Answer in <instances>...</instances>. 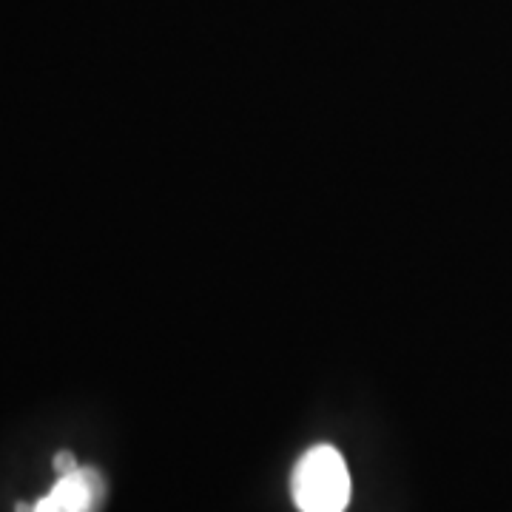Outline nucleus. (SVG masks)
<instances>
[{"instance_id": "nucleus-1", "label": "nucleus", "mask_w": 512, "mask_h": 512, "mask_svg": "<svg viewBox=\"0 0 512 512\" xmlns=\"http://www.w3.org/2000/svg\"><path fill=\"white\" fill-rule=\"evenodd\" d=\"M291 493L299 512L348 510L350 473L342 453L330 444L311 447L293 467Z\"/></svg>"}, {"instance_id": "nucleus-4", "label": "nucleus", "mask_w": 512, "mask_h": 512, "mask_svg": "<svg viewBox=\"0 0 512 512\" xmlns=\"http://www.w3.org/2000/svg\"><path fill=\"white\" fill-rule=\"evenodd\" d=\"M15 512H35V504H18Z\"/></svg>"}, {"instance_id": "nucleus-2", "label": "nucleus", "mask_w": 512, "mask_h": 512, "mask_svg": "<svg viewBox=\"0 0 512 512\" xmlns=\"http://www.w3.org/2000/svg\"><path fill=\"white\" fill-rule=\"evenodd\" d=\"M106 478L94 467H77L69 476H57L55 487L35 504V512H103Z\"/></svg>"}, {"instance_id": "nucleus-3", "label": "nucleus", "mask_w": 512, "mask_h": 512, "mask_svg": "<svg viewBox=\"0 0 512 512\" xmlns=\"http://www.w3.org/2000/svg\"><path fill=\"white\" fill-rule=\"evenodd\" d=\"M80 464H77V458H74L72 450H60L55 456V473L57 476H69V473H74Z\"/></svg>"}]
</instances>
